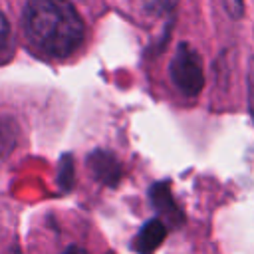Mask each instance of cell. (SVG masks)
Returning a JSON list of instances; mask_svg holds the SVG:
<instances>
[{
  "instance_id": "6da1fadb",
  "label": "cell",
  "mask_w": 254,
  "mask_h": 254,
  "mask_svg": "<svg viewBox=\"0 0 254 254\" xmlns=\"http://www.w3.org/2000/svg\"><path fill=\"white\" fill-rule=\"evenodd\" d=\"M24 34L44 56H69L83 40V22L69 0H28Z\"/></svg>"
},
{
  "instance_id": "7a4b0ae2",
  "label": "cell",
  "mask_w": 254,
  "mask_h": 254,
  "mask_svg": "<svg viewBox=\"0 0 254 254\" xmlns=\"http://www.w3.org/2000/svg\"><path fill=\"white\" fill-rule=\"evenodd\" d=\"M171 79L177 89L189 97L200 93L204 85V71L200 64V56L189 46L181 44L171 60Z\"/></svg>"
},
{
  "instance_id": "3957f363",
  "label": "cell",
  "mask_w": 254,
  "mask_h": 254,
  "mask_svg": "<svg viewBox=\"0 0 254 254\" xmlns=\"http://www.w3.org/2000/svg\"><path fill=\"white\" fill-rule=\"evenodd\" d=\"M165 234H167V230H165L163 222H159V220H149V222L141 228L135 246H137L139 252H145V254H147V252L155 250V248L163 242Z\"/></svg>"
},
{
  "instance_id": "277c9868",
  "label": "cell",
  "mask_w": 254,
  "mask_h": 254,
  "mask_svg": "<svg viewBox=\"0 0 254 254\" xmlns=\"http://www.w3.org/2000/svg\"><path fill=\"white\" fill-rule=\"evenodd\" d=\"M246 91H248V107L254 117V56L248 62V71H246Z\"/></svg>"
},
{
  "instance_id": "5b68a950",
  "label": "cell",
  "mask_w": 254,
  "mask_h": 254,
  "mask_svg": "<svg viewBox=\"0 0 254 254\" xmlns=\"http://www.w3.org/2000/svg\"><path fill=\"white\" fill-rule=\"evenodd\" d=\"M226 4V12L232 18H240L244 14V0H224Z\"/></svg>"
},
{
  "instance_id": "8992f818",
  "label": "cell",
  "mask_w": 254,
  "mask_h": 254,
  "mask_svg": "<svg viewBox=\"0 0 254 254\" xmlns=\"http://www.w3.org/2000/svg\"><path fill=\"white\" fill-rule=\"evenodd\" d=\"M8 36H10V24H8L6 16L0 12V50L6 46V42H8Z\"/></svg>"
},
{
  "instance_id": "52a82bcc",
  "label": "cell",
  "mask_w": 254,
  "mask_h": 254,
  "mask_svg": "<svg viewBox=\"0 0 254 254\" xmlns=\"http://www.w3.org/2000/svg\"><path fill=\"white\" fill-rule=\"evenodd\" d=\"M64 254H87L83 248H77V246H71V248H67Z\"/></svg>"
}]
</instances>
